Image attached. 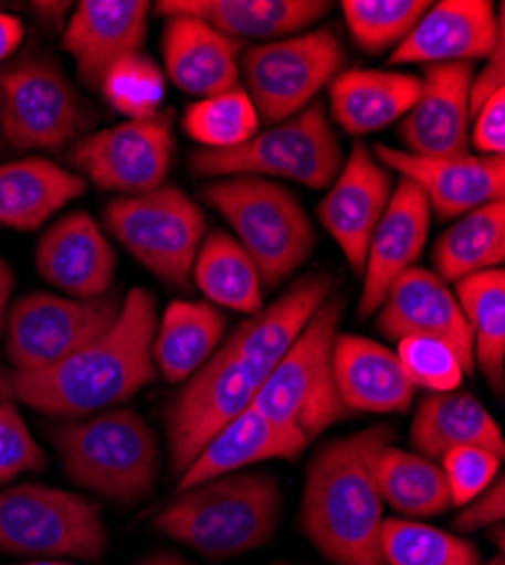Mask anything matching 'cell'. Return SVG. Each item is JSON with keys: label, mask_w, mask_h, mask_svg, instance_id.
Here are the masks:
<instances>
[{"label": "cell", "mask_w": 505, "mask_h": 565, "mask_svg": "<svg viewBox=\"0 0 505 565\" xmlns=\"http://www.w3.org/2000/svg\"><path fill=\"white\" fill-rule=\"evenodd\" d=\"M474 125V148L483 157H503L505 152V88L496 90L494 96L476 111Z\"/></svg>", "instance_id": "7bdbcfd3"}, {"label": "cell", "mask_w": 505, "mask_h": 565, "mask_svg": "<svg viewBox=\"0 0 505 565\" xmlns=\"http://www.w3.org/2000/svg\"><path fill=\"white\" fill-rule=\"evenodd\" d=\"M101 90L118 114L129 120H146L159 114L166 96V79L150 57L134 53L105 73Z\"/></svg>", "instance_id": "f35d334b"}, {"label": "cell", "mask_w": 505, "mask_h": 565, "mask_svg": "<svg viewBox=\"0 0 505 565\" xmlns=\"http://www.w3.org/2000/svg\"><path fill=\"white\" fill-rule=\"evenodd\" d=\"M155 335L157 299L146 288H134L107 333L45 371H12L3 392L8 401L51 416L105 412L157 379Z\"/></svg>", "instance_id": "6da1fadb"}, {"label": "cell", "mask_w": 505, "mask_h": 565, "mask_svg": "<svg viewBox=\"0 0 505 565\" xmlns=\"http://www.w3.org/2000/svg\"><path fill=\"white\" fill-rule=\"evenodd\" d=\"M420 93L422 79L415 75L351 68L332 79V114L349 134H372L406 116Z\"/></svg>", "instance_id": "83f0119b"}, {"label": "cell", "mask_w": 505, "mask_h": 565, "mask_svg": "<svg viewBox=\"0 0 505 565\" xmlns=\"http://www.w3.org/2000/svg\"><path fill=\"white\" fill-rule=\"evenodd\" d=\"M259 114L248 90L234 86L220 96L204 98L187 109L183 129L204 150H229L248 143L259 131Z\"/></svg>", "instance_id": "8d00e7d4"}, {"label": "cell", "mask_w": 505, "mask_h": 565, "mask_svg": "<svg viewBox=\"0 0 505 565\" xmlns=\"http://www.w3.org/2000/svg\"><path fill=\"white\" fill-rule=\"evenodd\" d=\"M282 489L267 473H232L179 491L155 527L211 561L265 545L280 525Z\"/></svg>", "instance_id": "3957f363"}, {"label": "cell", "mask_w": 505, "mask_h": 565, "mask_svg": "<svg viewBox=\"0 0 505 565\" xmlns=\"http://www.w3.org/2000/svg\"><path fill=\"white\" fill-rule=\"evenodd\" d=\"M19 565H71L66 561H60V558H36V561H30V563H19Z\"/></svg>", "instance_id": "681fc988"}, {"label": "cell", "mask_w": 505, "mask_h": 565, "mask_svg": "<svg viewBox=\"0 0 505 565\" xmlns=\"http://www.w3.org/2000/svg\"><path fill=\"white\" fill-rule=\"evenodd\" d=\"M139 565H196L187 558H181L177 554H168V552H159V554H152L148 558H144Z\"/></svg>", "instance_id": "c3c4849f"}, {"label": "cell", "mask_w": 505, "mask_h": 565, "mask_svg": "<svg viewBox=\"0 0 505 565\" xmlns=\"http://www.w3.org/2000/svg\"><path fill=\"white\" fill-rule=\"evenodd\" d=\"M472 64H431L422 79V93L401 127L399 136L418 157L470 154V88Z\"/></svg>", "instance_id": "ac0fdd59"}, {"label": "cell", "mask_w": 505, "mask_h": 565, "mask_svg": "<svg viewBox=\"0 0 505 565\" xmlns=\"http://www.w3.org/2000/svg\"><path fill=\"white\" fill-rule=\"evenodd\" d=\"M343 299H327L311 317L291 351L277 362L252 405L306 441L347 416L334 379V342Z\"/></svg>", "instance_id": "5b68a950"}, {"label": "cell", "mask_w": 505, "mask_h": 565, "mask_svg": "<svg viewBox=\"0 0 505 565\" xmlns=\"http://www.w3.org/2000/svg\"><path fill=\"white\" fill-rule=\"evenodd\" d=\"M23 23L12 17L0 12V62H6L23 41Z\"/></svg>", "instance_id": "bcb514c9"}, {"label": "cell", "mask_w": 505, "mask_h": 565, "mask_svg": "<svg viewBox=\"0 0 505 565\" xmlns=\"http://www.w3.org/2000/svg\"><path fill=\"white\" fill-rule=\"evenodd\" d=\"M377 159L412 181L442 217L465 215L505 195L503 157H418L377 146Z\"/></svg>", "instance_id": "e0dca14e"}, {"label": "cell", "mask_w": 505, "mask_h": 565, "mask_svg": "<svg viewBox=\"0 0 505 565\" xmlns=\"http://www.w3.org/2000/svg\"><path fill=\"white\" fill-rule=\"evenodd\" d=\"M12 288H14V276L10 265L0 258V331L6 328L8 321V306H10V297H12Z\"/></svg>", "instance_id": "7dc6e473"}, {"label": "cell", "mask_w": 505, "mask_h": 565, "mask_svg": "<svg viewBox=\"0 0 505 565\" xmlns=\"http://www.w3.org/2000/svg\"><path fill=\"white\" fill-rule=\"evenodd\" d=\"M114 238L170 286L183 288L204 233L202 209L175 185L114 200L105 211Z\"/></svg>", "instance_id": "9c48e42d"}, {"label": "cell", "mask_w": 505, "mask_h": 565, "mask_svg": "<svg viewBox=\"0 0 505 565\" xmlns=\"http://www.w3.org/2000/svg\"><path fill=\"white\" fill-rule=\"evenodd\" d=\"M334 379L347 409L375 414L406 412L418 390L397 353L358 335H336Z\"/></svg>", "instance_id": "cb8c5ba5"}, {"label": "cell", "mask_w": 505, "mask_h": 565, "mask_svg": "<svg viewBox=\"0 0 505 565\" xmlns=\"http://www.w3.org/2000/svg\"><path fill=\"white\" fill-rule=\"evenodd\" d=\"M381 547L388 565H481V550L455 534L388 518Z\"/></svg>", "instance_id": "d590c367"}, {"label": "cell", "mask_w": 505, "mask_h": 565, "mask_svg": "<svg viewBox=\"0 0 505 565\" xmlns=\"http://www.w3.org/2000/svg\"><path fill=\"white\" fill-rule=\"evenodd\" d=\"M148 10L144 0H82L75 8L62 45L75 60L86 86L101 88L116 62L141 51Z\"/></svg>", "instance_id": "44dd1931"}, {"label": "cell", "mask_w": 505, "mask_h": 565, "mask_svg": "<svg viewBox=\"0 0 505 565\" xmlns=\"http://www.w3.org/2000/svg\"><path fill=\"white\" fill-rule=\"evenodd\" d=\"M397 358L415 387L435 394L455 392L463 383L465 369L457 355L433 338H403L397 347Z\"/></svg>", "instance_id": "ab89813d"}, {"label": "cell", "mask_w": 505, "mask_h": 565, "mask_svg": "<svg viewBox=\"0 0 505 565\" xmlns=\"http://www.w3.org/2000/svg\"><path fill=\"white\" fill-rule=\"evenodd\" d=\"M431 222V206L422 188L401 179L377 224L365 258V282L358 315L370 317L383 303L392 282L420 258Z\"/></svg>", "instance_id": "d6986e66"}, {"label": "cell", "mask_w": 505, "mask_h": 565, "mask_svg": "<svg viewBox=\"0 0 505 565\" xmlns=\"http://www.w3.org/2000/svg\"><path fill=\"white\" fill-rule=\"evenodd\" d=\"M487 565H505V558H503V554H498V556H494Z\"/></svg>", "instance_id": "f907efd6"}, {"label": "cell", "mask_w": 505, "mask_h": 565, "mask_svg": "<svg viewBox=\"0 0 505 565\" xmlns=\"http://www.w3.org/2000/svg\"><path fill=\"white\" fill-rule=\"evenodd\" d=\"M202 200L239 233L267 286L293 274L311 256L315 231L297 198L263 177H229L202 188Z\"/></svg>", "instance_id": "8992f818"}, {"label": "cell", "mask_w": 505, "mask_h": 565, "mask_svg": "<svg viewBox=\"0 0 505 565\" xmlns=\"http://www.w3.org/2000/svg\"><path fill=\"white\" fill-rule=\"evenodd\" d=\"M455 295L472 328L474 362L501 396L505 385V274L501 267L472 274L455 282Z\"/></svg>", "instance_id": "d6a6232c"}, {"label": "cell", "mask_w": 505, "mask_h": 565, "mask_svg": "<svg viewBox=\"0 0 505 565\" xmlns=\"http://www.w3.org/2000/svg\"><path fill=\"white\" fill-rule=\"evenodd\" d=\"M308 441L297 433L280 426L250 405L224 430H220L198 459L179 476V491L193 489L209 480L232 476L236 470L265 461V459H293Z\"/></svg>", "instance_id": "d4e9b609"}, {"label": "cell", "mask_w": 505, "mask_h": 565, "mask_svg": "<svg viewBox=\"0 0 505 565\" xmlns=\"http://www.w3.org/2000/svg\"><path fill=\"white\" fill-rule=\"evenodd\" d=\"M505 260V206L503 200L465 213L446 228L433 249L435 274L457 282L472 274L496 269Z\"/></svg>", "instance_id": "1f68e13d"}, {"label": "cell", "mask_w": 505, "mask_h": 565, "mask_svg": "<svg viewBox=\"0 0 505 565\" xmlns=\"http://www.w3.org/2000/svg\"><path fill=\"white\" fill-rule=\"evenodd\" d=\"M410 441L418 455L442 459L461 446H478L503 459L505 441L494 416L472 394L449 392L427 396L410 428Z\"/></svg>", "instance_id": "f1b7e54d"}, {"label": "cell", "mask_w": 505, "mask_h": 565, "mask_svg": "<svg viewBox=\"0 0 505 565\" xmlns=\"http://www.w3.org/2000/svg\"><path fill=\"white\" fill-rule=\"evenodd\" d=\"M107 545L109 534L96 502L43 484L0 491V552L98 561Z\"/></svg>", "instance_id": "ba28073f"}, {"label": "cell", "mask_w": 505, "mask_h": 565, "mask_svg": "<svg viewBox=\"0 0 505 565\" xmlns=\"http://www.w3.org/2000/svg\"><path fill=\"white\" fill-rule=\"evenodd\" d=\"M343 62V43L327 28L252 45L241 64L259 120L286 122L304 111L319 88L338 75Z\"/></svg>", "instance_id": "7c38bea8"}, {"label": "cell", "mask_w": 505, "mask_h": 565, "mask_svg": "<svg viewBox=\"0 0 505 565\" xmlns=\"http://www.w3.org/2000/svg\"><path fill=\"white\" fill-rule=\"evenodd\" d=\"M501 88H505V32L498 36L494 51L487 55L485 68L472 79L470 116L474 118L476 111Z\"/></svg>", "instance_id": "f6af8a7d"}, {"label": "cell", "mask_w": 505, "mask_h": 565, "mask_svg": "<svg viewBox=\"0 0 505 565\" xmlns=\"http://www.w3.org/2000/svg\"><path fill=\"white\" fill-rule=\"evenodd\" d=\"M392 439L388 426L367 428L327 444L308 466L302 530L336 565H388L377 461Z\"/></svg>", "instance_id": "7a4b0ae2"}, {"label": "cell", "mask_w": 505, "mask_h": 565, "mask_svg": "<svg viewBox=\"0 0 505 565\" xmlns=\"http://www.w3.org/2000/svg\"><path fill=\"white\" fill-rule=\"evenodd\" d=\"M329 290L332 278L327 274H313L297 280L270 308L259 310L252 319L243 321L220 349L272 371L291 351L317 308L329 299Z\"/></svg>", "instance_id": "484cf974"}, {"label": "cell", "mask_w": 505, "mask_h": 565, "mask_svg": "<svg viewBox=\"0 0 505 565\" xmlns=\"http://www.w3.org/2000/svg\"><path fill=\"white\" fill-rule=\"evenodd\" d=\"M49 437L69 478L109 500L134 504L157 482L159 444L146 418L129 407H112L84 420L55 423Z\"/></svg>", "instance_id": "277c9868"}, {"label": "cell", "mask_w": 505, "mask_h": 565, "mask_svg": "<svg viewBox=\"0 0 505 565\" xmlns=\"http://www.w3.org/2000/svg\"><path fill=\"white\" fill-rule=\"evenodd\" d=\"M123 299H66L34 292L8 312V358L14 371H45L84 349L116 323Z\"/></svg>", "instance_id": "4fadbf2b"}, {"label": "cell", "mask_w": 505, "mask_h": 565, "mask_svg": "<svg viewBox=\"0 0 505 565\" xmlns=\"http://www.w3.org/2000/svg\"><path fill=\"white\" fill-rule=\"evenodd\" d=\"M170 157V120L157 114L82 136L69 159L103 191L144 195L164 185Z\"/></svg>", "instance_id": "5bb4252c"}, {"label": "cell", "mask_w": 505, "mask_h": 565, "mask_svg": "<svg viewBox=\"0 0 505 565\" xmlns=\"http://www.w3.org/2000/svg\"><path fill=\"white\" fill-rule=\"evenodd\" d=\"M272 565H293V563H272Z\"/></svg>", "instance_id": "816d5d0a"}, {"label": "cell", "mask_w": 505, "mask_h": 565, "mask_svg": "<svg viewBox=\"0 0 505 565\" xmlns=\"http://www.w3.org/2000/svg\"><path fill=\"white\" fill-rule=\"evenodd\" d=\"M392 179L365 146L356 143L338 181L317 209L319 222L332 233L340 252L362 274L367 247L390 202Z\"/></svg>", "instance_id": "ffe728a7"}, {"label": "cell", "mask_w": 505, "mask_h": 565, "mask_svg": "<svg viewBox=\"0 0 505 565\" xmlns=\"http://www.w3.org/2000/svg\"><path fill=\"white\" fill-rule=\"evenodd\" d=\"M91 107L49 57L0 71V136L17 150H55L84 134Z\"/></svg>", "instance_id": "30bf717a"}, {"label": "cell", "mask_w": 505, "mask_h": 565, "mask_svg": "<svg viewBox=\"0 0 505 565\" xmlns=\"http://www.w3.org/2000/svg\"><path fill=\"white\" fill-rule=\"evenodd\" d=\"M505 32L503 8L490 0H442L397 45L392 64H472L487 60Z\"/></svg>", "instance_id": "2e32d148"}, {"label": "cell", "mask_w": 505, "mask_h": 565, "mask_svg": "<svg viewBox=\"0 0 505 565\" xmlns=\"http://www.w3.org/2000/svg\"><path fill=\"white\" fill-rule=\"evenodd\" d=\"M45 468V452L32 437L14 401H0V484Z\"/></svg>", "instance_id": "b9f144b4"}, {"label": "cell", "mask_w": 505, "mask_h": 565, "mask_svg": "<svg viewBox=\"0 0 505 565\" xmlns=\"http://www.w3.org/2000/svg\"><path fill=\"white\" fill-rule=\"evenodd\" d=\"M379 331L390 340L433 338L444 342L474 375V338L467 317L446 282L424 269L410 267L394 282L379 315Z\"/></svg>", "instance_id": "9a60e30c"}, {"label": "cell", "mask_w": 505, "mask_h": 565, "mask_svg": "<svg viewBox=\"0 0 505 565\" xmlns=\"http://www.w3.org/2000/svg\"><path fill=\"white\" fill-rule=\"evenodd\" d=\"M243 41L224 36L191 17L168 19L164 30V62L170 79L198 98H213L239 86Z\"/></svg>", "instance_id": "603a6c76"}, {"label": "cell", "mask_w": 505, "mask_h": 565, "mask_svg": "<svg viewBox=\"0 0 505 565\" xmlns=\"http://www.w3.org/2000/svg\"><path fill=\"white\" fill-rule=\"evenodd\" d=\"M86 181L53 161L21 159L0 166V226L32 231L84 195Z\"/></svg>", "instance_id": "f546056e"}, {"label": "cell", "mask_w": 505, "mask_h": 565, "mask_svg": "<svg viewBox=\"0 0 505 565\" xmlns=\"http://www.w3.org/2000/svg\"><path fill=\"white\" fill-rule=\"evenodd\" d=\"M193 278L213 303L248 315L261 310V274L245 247L224 231H213L198 249Z\"/></svg>", "instance_id": "836d02e7"}, {"label": "cell", "mask_w": 505, "mask_h": 565, "mask_svg": "<svg viewBox=\"0 0 505 565\" xmlns=\"http://www.w3.org/2000/svg\"><path fill=\"white\" fill-rule=\"evenodd\" d=\"M224 317L209 303L172 301L157 326L152 358L168 383H183L218 351Z\"/></svg>", "instance_id": "4dcf8cb0"}, {"label": "cell", "mask_w": 505, "mask_h": 565, "mask_svg": "<svg viewBox=\"0 0 505 565\" xmlns=\"http://www.w3.org/2000/svg\"><path fill=\"white\" fill-rule=\"evenodd\" d=\"M440 466L451 491V504L465 507L498 478L501 457L478 446H461L444 452Z\"/></svg>", "instance_id": "60d3db41"}, {"label": "cell", "mask_w": 505, "mask_h": 565, "mask_svg": "<svg viewBox=\"0 0 505 565\" xmlns=\"http://www.w3.org/2000/svg\"><path fill=\"white\" fill-rule=\"evenodd\" d=\"M431 6L427 0H345L340 8L358 49L383 53L399 45Z\"/></svg>", "instance_id": "74e56055"}, {"label": "cell", "mask_w": 505, "mask_h": 565, "mask_svg": "<svg viewBox=\"0 0 505 565\" xmlns=\"http://www.w3.org/2000/svg\"><path fill=\"white\" fill-rule=\"evenodd\" d=\"M381 498L410 518L440 515L451 507V491L438 461L388 446L377 461Z\"/></svg>", "instance_id": "e575fe53"}, {"label": "cell", "mask_w": 505, "mask_h": 565, "mask_svg": "<svg viewBox=\"0 0 505 565\" xmlns=\"http://www.w3.org/2000/svg\"><path fill=\"white\" fill-rule=\"evenodd\" d=\"M323 0H161V17H191L224 36L270 39L297 32L329 12Z\"/></svg>", "instance_id": "4316f807"}, {"label": "cell", "mask_w": 505, "mask_h": 565, "mask_svg": "<svg viewBox=\"0 0 505 565\" xmlns=\"http://www.w3.org/2000/svg\"><path fill=\"white\" fill-rule=\"evenodd\" d=\"M36 271L75 299L109 295L116 252L91 215L75 211L43 233L36 247Z\"/></svg>", "instance_id": "7402d4cb"}, {"label": "cell", "mask_w": 505, "mask_h": 565, "mask_svg": "<svg viewBox=\"0 0 505 565\" xmlns=\"http://www.w3.org/2000/svg\"><path fill=\"white\" fill-rule=\"evenodd\" d=\"M505 518V482L498 476L481 495H476L467 509L455 518L453 527L457 532H476L481 527L501 525Z\"/></svg>", "instance_id": "ee69618b"}, {"label": "cell", "mask_w": 505, "mask_h": 565, "mask_svg": "<svg viewBox=\"0 0 505 565\" xmlns=\"http://www.w3.org/2000/svg\"><path fill=\"white\" fill-rule=\"evenodd\" d=\"M343 166V150L325 107L308 105L280 127L229 150H198L191 170L200 177H284L308 188H327Z\"/></svg>", "instance_id": "52a82bcc"}, {"label": "cell", "mask_w": 505, "mask_h": 565, "mask_svg": "<svg viewBox=\"0 0 505 565\" xmlns=\"http://www.w3.org/2000/svg\"><path fill=\"white\" fill-rule=\"evenodd\" d=\"M270 371L218 349L166 409L170 468L181 476L207 444L241 416Z\"/></svg>", "instance_id": "8fae6325"}]
</instances>
